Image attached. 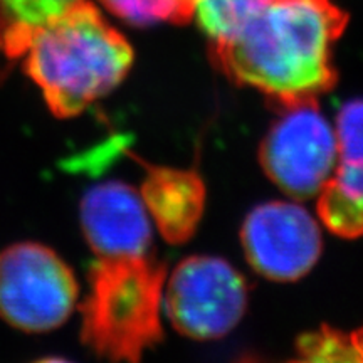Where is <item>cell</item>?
I'll return each mask as SVG.
<instances>
[{"instance_id": "6da1fadb", "label": "cell", "mask_w": 363, "mask_h": 363, "mask_svg": "<svg viewBox=\"0 0 363 363\" xmlns=\"http://www.w3.org/2000/svg\"><path fill=\"white\" fill-rule=\"evenodd\" d=\"M345 22L331 0H271L242 33L217 45V62L283 108L315 101L335 83L331 48Z\"/></svg>"}, {"instance_id": "7a4b0ae2", "label": "cell", "mask_w": 363, "mask_h": 363, "mask_svg": "<svg viewBox=\"0 0 363 363\" xmlns=\"http://www.w3.org/2000/svg\"><path fill=\"white\" fill-rule=\"evenodd\" d=\"M24 54L27 74L59 118L79 115L106 96L133 62L126 39L84 0L35 30Z\"/></svg>"}, {"instance_id": "3957f363", "label": "cell", "mask_w": 363, "mask_h": 363, "mask_svg": "<svg viewBox=\"0 0 363 363\" xmlns=\"http://www.w3.org/2000/svg\"><path fill=\"white\" fill-rule=\"evenodd\" d=\"M165 269L152 256L99 257L81 306V338L111 363H138L162 338Z\"/></svg>"}, {"instance_id": "277c9868", "label": "cell", "mask_w": 363, "mask_h": 363, "mask_svg": "<svg viewBox=\"0 0 363 363\" xmlns=\"http://www.w3.org/2000/svg\"><path fill=\"white\" fill-rule=\"evenodd\" d=\"M78 281L52 249L21 242L0 252V318L26 333H45L71 316Z\"/></svg>"}, {"instance_id": "5b68a950", "label": "cell", "mask_w": 363, "mask_h": 363, "mask_svg": "<svg viewBox=\"0 0 363 363\" xmlns=\"http://www.w3.org/2000/svg\"><path fill=\"white\" fill-rule=\"evenodd\" d=\"M246 281L219 257L182 261L167 286V316L174 328L195 340L224 337L246 311Z\"/></svg>"}, {"instance_id": "8992f818", "label": "cell", "mask_w": 363, "mask_h": 363, "mask_svg": "<svg viewBox=\"0 0 363 363\" xmlns=\"http://www.w3.org/2000/svg\"><path fill=\"white\" fill-rule=\"evenodd\" d=\"M337 158V135L315 101L286 106L261 148V162L267 175L294 197L321 192Z\"/></svg>"}, {"instance_id": "52a82bcc", "label": "cell", "mask_w": 363, "mask_h": 363, "mask_svg": "<svg viewBox=\"0 0 363 363\" xmlns=\"http://www.w3.org/2000/svg\"><path fill=\"white\" fill-rule=\"evenodd\" d=\"M242 246L254 269L272 281H294L315 266L321 234L303 207L269 202L256 207L242 227Z\"/></svg>"}, {"instance_id": "ba28073f", "label": "cell", "mask_w": 363, "mask_h": 363, "mask_svg": "<svg viewBox=\"0 0 363 363\" xmlns=\"http://www.w3.org/2000/svg\"><path fill=\"white\" fill-rule=\"evenodd\" d=\"M81 227L99 257L148 256L152 224L142 195L125 182L94 185L81 201Z\"/></svg>"}, {"instance_id": "9c48e42d", "label": "cell", "mask_w": 363, "mask_h": 363, "mask_svg": "<svg viewBox=\"0 0 363 363\" xmlns=\"http://www.w3.org/2000/svg\"><path fill=\"white\" fill-rule=\"evenodd\" d=\"M147 170L142 195L148 216L170 244H182L197 229L206 202L203 182L195 172L155 167L140 162Z\"/></svg>"}, {"instance_id": "30bf717a", "label": "cell", "mask_w": 363, "mask_h": 363, "mask_svg": "<svg viewBox=\"0 0 363 363\" xmlns=\"http://www.w3.org/2000/svg\"><path fill=\"white\" fill-rule=\"evenodd\" d=\"M321 219L325 225L342 238L363 234V165L342 162L335 175L321 189Z\"/></svg>"}, {"instance_id": "8fae6325", "label": "cell", "mask_w": 363, "mask_h": 363, "mask_svg": "<svg viewBox=\"0 0 363 363\" xmlns=\"http://www.w3.org/2000/svg\"><path fill=\"white\" fill-rule=\"evenodd\" d=\"M78 2L81 0H0V48L9 57L22 56L35 30Z\"/></svg>"}, {"instance_id": "7c38bea8", "label": "cell", "mask_w": 363, "mask_h": 363, "mask_svg": "<svg viewBox=\"0 0 363 363\" xmlns=\"http://www.w3.org/2000/svg\"><path fill=\"white\" fill-rule=\"evenodd\" d=\"M271 0H194V13L212 43L222 45L235 35L254 17L259 16Z\"/></svg>"}, {"instance_id": "4fadbf2b", "label": "cell", "mask_w": 363, "mask_h": 363, "mask_svg": "<svg viewBox=\"0 0 363 363\" xmlns=\"http://www.w3.org/2000/svg\"><path fill=\"white\" fill-rule=\"evenodd\" d=\"M286 363H363V328L313 331L299 340L296 357Z\"/></svg>"}, {"instance_id": "5bb4252c", "label": "cell", "mask_w": 363, "mask_h": 363, "mask_svg": "<svg viewBox=\"0 0 363 363\" xmlns=\"http://www.w3.org/2000/svg\"><path fill=\"white\" fill-rule=\"evenodd\" d=\"M113 13L136 26L160 21L185 22L192 11L182 0H103Z\"/></svg>"}, {"instance_id": "9a60e30c", "label": "cell", "mask_w": 363, "mask_h": 363, "mask_svg": "<svg viewBox=\"0 0 363 363\" xmlns=\"http://www.w3.org/2000/svg\"><path fill=\"white\" fill-rule=\"evenodd\" d=\"M338 160L363 165V99L345 104L338 115Z\"/></svg>"}, {"instance_id": "2e32d148", "label": "cell", "mask_w": 363, "mask_h": 363, "mask_svg": "<svg viewBox=\"0 0 363 363\" xmlns=\"http://www.w3.org/2000/svg\"><path fill=\"white\" fill-rule=\"evenodd\" d=\"M34 363H72L69 360H65V358H57V357H49V358H43V360H38Z\"/></svg>"}, {"instance_id": "e0dca14e", "label": "cell", "mask_w": 363, "mask_h": 363, "mask_svg": "<svg viewBox=\"0 0 363 363\" xmlns=\"http://www.w3.org/2000/svg\"><path fill=\"white\" fill-rule=\"evenodd\" d=\"M182 2H184L185 6H187L190 11H192V13H194V0H182Z\"/></svg>"}]
</instances>
